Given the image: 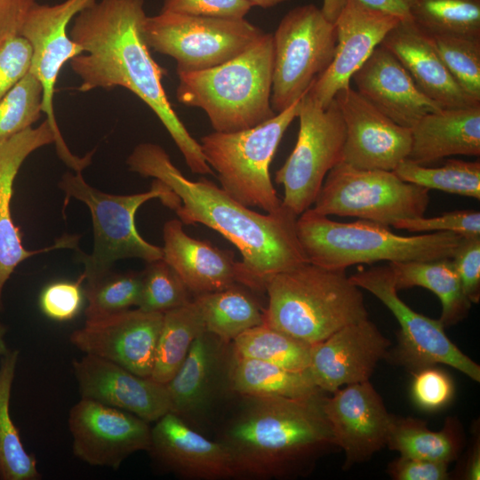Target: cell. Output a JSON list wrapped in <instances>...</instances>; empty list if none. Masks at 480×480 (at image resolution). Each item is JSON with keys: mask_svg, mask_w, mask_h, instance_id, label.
I'll return each instance as SVG.
<instances>
[{"mask_svg": "<svg viewBox=\"0 0 480 480\" xmlns=\"http://www.w3.org/2000/svg\"><path fill=\"white\" fill-rule=\"evenodd\" d=\"M360 289L380 300L400 325L397 345L388 356L412 373L437 364L449 365L469 379L480 381V366L464 354L446 335L438 319L423 316L398 296L394 273L389 265L360 270L349 276Z\"/></svg>", "mask_w": 480, "mask_h": 480, "instance_id": "cell-13", "label": "cell"}, {"mask_svg": "<svg viewBox=\"0 0 480 480\" xmlns=\"http://www.w3.org/2000/svg\"><path fill=\"white\" fill-rule=\"evenodd\" d=\"M55 142V133L46 119L36 128L29 127L0 141V311L3 309L4 284L20 263L34 255L56 249L78 250L79 236L76 235H65L44 249L27 250L11 215L13 182L21 164L35 150Z\"/></svg>", "mask_w": 480, "mask_h": 480, "instance_id": "cell-22", "label": "cell"}, {"mask_svg": "<svg viewBox=\"0 0 480 480\" xmlns=\"http://www.w3.org/2000/svg\"><path fill=\"white\" fill-rule=\"evenodd\" d=\"M463 292L471 303L480 300V236L463 237L451 258Z\"/></svg>", "mask_w": 480, "mask_h": 480, "instance_id": "cell-47", "label": "cell"}, {"mask_svg": "<svg viewBox=\"0 0 480 480\" xmlns=\"http://www.w3.org/2000/svg\"><path fill=\"white\" fill-rule=\"evenodd\" d=\"M265 32L244 19L161 12L147 16L148 46L175 60L178 73L207 69L242 53Z\"/></svg>", "mask_w": 480, "mask_h": 480, "instance_id": "cell-10", "label": "cell"}, {"mask_svg": "<svg viewBox=\"0 0 480 480\" xmlns=\"http://www.w3.org/2000/svg\"><path fill=\"white\" fill-rule=\"evenodd\" d=\"M96 1L65 0L54 5L36 3L29 10L20 32L32 49L29 71L42 84L43 113L56 135L58 156L76 172H82L90 164L92 155L80 157L69 150L56 121L53 98L63 65L84 53L83 48L68 36V26L80 12Z\"/></svg>", "mask_w": 480, "mask_h": 480, "instance_id": "cell-14", "label": "cell"}, {"mask_svg": "<svg viewBox=\"0 0 480 480\" xmlns=\"http://www.w3.org/2000/svg\"><path fill=\"white\" fill-rule=\"evenodd\" d=\"M32 49L20 35L0 42V100L30 70Z\"/></svg>", "mask_w": 480, "mask_h": 480, "instance_id": "cell-45", "label": "cell"}, {"mask_svg": "<svg viewBox=\"0 0 480 480\" xmlns=\"http://www.w3.org/2000/svg\"><path fill=\"white\" fill-rule=\"evenodd\" d=\"M6 327L0 324V356H3L9 349L5 343Z\"/></svg>", "mask_w": 480, "mask_h": 480, "instance_id": "cell-54", "label": "cell"}, {"mask_svg": "<svg viewBox=\"0 0 480 480\" xmlns=\"http://www.w3.org/2000/svg\"><path fill=\"white\" fill-rule=\"evenodd\" d=\"M130 171L156 179L180 198L174 211L183 225L202 224L216 230L242 255V284L265 291L274 275L308 262L296 233L298 216L282 204L274 213H260L228 196L211 180L186 178L159 145H137L126 160Z\"/></svg>", "mask_w": 480, "mask_h": 480, "instance_id": "cell-2", "label": "cell"}, {"mask_svg": "<svg viewBox=\"0 0 480 480\" xmlns=\"http://www.w3.org/2000/svg\"><path fill=\"white\" fill-rule=\"evenodd\" d=\"M163 239V259L194 297L242 284L241 261L230 251L187 235L179 219L164 223Z\"/></svg>", "mask_w": 480, "mask_h": 480, "instance_id": "cell-25", "label": "cell"}, {"mask_svg": "<svg viewBox=\"0 0 480 480\" xmlns=\"http://www.w3.org/2000/svg\"><path fill=\"white\" fill-rule=\"evenodd\" d=\"M460 476L464 480L480 479V439L478 432L475 433Z\"/></svg>", "mask_w": 480, "mask_h": 480, "instance_id": "cell-51", "label": "cell"}, {"mask_svg": "<svg viewBox=\"0 0 480 480\" xmlns=\"http://www.w3.org/2000/svg\"><path fill=\"white\" fill-rule=\"evenodd\" d=\"M393 172L401 180L428 190L480 199L479 161L449 159L442 166L427 167L406 158Z\"/></svg>", "mask_w": 480, "mask_h": 480, "instance_id": "cell-37", "label": "cell"}, {"mask_svg": "<svg viewBox=\"0 0 480 480\" xmlns=\"http://www.w3.org/2000/svg\"><path fill=\"white\" fill-rule=\"evenodd\" d=\"M336 28L313 4L290 10L273 34L271 107L276 114L298 101L332 62Z\"/></svg>", "mask_w": 480, "mask_h": 480, "instance_id": "cell-11", "label": "cell"}, {"mask_svg": "<svg viewBox=\"0 0 480 480\" xmlns=\"http://www.w3.org/2000/svg\"><path fill=\"white\" fill-rule=\"evenodd\" d=\"M324 397L323 410L336 446L344 451L343 469L367 461L387 445L394 415L370 380L347 385Z\"/></svg>", "mask_w": 480, "mask_h": 480, "instance_id": "cell-18", "label": "cell"}, {"mask_svg": "<svg viewBox=\"0 0 480 480\" xmlns=\"http://www.w3.org/2000/svg\"><path fill=\"white\" fill-rule=\"evenodd\" d=\"M293 150L276 172L282 204L299 216L314 204L327 173L342 160L345 125L335 100L320 107L307 92L300 100Z\"/></svg>", "mask_w": 480, "mask_h": 480, "instance_id": "cell-12", "label": "cell"}, {"mask_svg": "<svg viewBox=\"0 0 480 480\" xmlns=\"http://www.w3.org/2000/svg\"><path fill=\"white\" fill-rule=\"evenodd\" d=\"M401 20L357 0H345L334 21L337 44L333 59L307 93L326 108L340 90L349 85L353 75Z\"/></svg>", "mask_w": 480, "mask_h": 480, "instance_id": "cell-19", "label": "cell"}, {"mask_svg": "<svg viewBox=\"0 0 480 480\" xmlns=\"http://www.w3.org/2000/svg\"><path fill=\"white\" fill-rule=\"evenodd\" d=\"M155 422L149 451L168 468L189 479L237 476L230 453L222 442L204 437L172 412Z\"/></svg>", "mask_w": 480, "mask_h": 480, "instance_id": "cell-24", "label": "cell"}, {"mask_svg": "<svg viewBox=\"0 0 480 480\" xmlns=\"http://www.w3.org/2000/svg\"><path fill=\"white\" fill-rule=\"evenodd\" d=\"M300 100L257 126L234 132L214 131L201 138L202 153L217 172L220 188L241 204L268 213L281 209L269 166L285 131L298 116Z\"/></svg>", "mask_w": 480, "mask_h": 480, "instance_id": "cell-8", "label": "cell"}, {"mask_svg": "<svg viewBox=\"0 0 480 480\" xmlns=\"http://www.w3.org/2000/svg\"><path fill=\"white\" fill-rule=\"evenodd\" d=\"M81 276L76 282L60 281L48 284L41 292L39 305L43 313L55 321H68L79 312L83 303Z\"/></svg>", "mask_w": 480, "mask_h": 480, "instance_id": "cell-44", "label": "cell"}, {"mask_svg": "<svg viewBox=\"0 0 480 480\" xmlns=\"http://www.w3.org/2000/svg\"><path fill=\"white\" fill-rule=\"evenodd\" d=\"M311 345L263 323L232 341L233 356L304 372L310 363Z\"/></svg>", "mask_w": 480, "mask_h": 480, "instance_id": "cell-35", "label": "cell"}, {"mask_svg": "<svg viewBox=\"0 0 480 480\" xmlns=\"http://www.w3.org/2000/svg\"><path fill=\"white\" fill-rule=\"evenodd\" d=\"M352 79L367 101L407 128L426 114L443 108L418 88L402 63L382 44L373 50Z\"/></svg>", "mask_w": 480, "mask_h": 480, "instance_id": "cell-23", "label": "cell"}, {"mask_svg": "<svg viewBox=\"0 0 480 480\" xmlns=\"http://www.w3.org/2000/svg\"><path fill=\"white\" fill-rule=\"evenodd\" d=\"M36 0H0V42L20 35L25 19Z\"/></svg>", "mask_w": 480, "mask_h": 480, "instance_id": "cell-49", "label": "cell"}, {"mask_svg": "<svg viewBox=\"0 0 480 480\" xmlns=\"http://www.w3.org/2000/svg\"><path fill=\"white\" fill-rule=\"evenodd\" d=\"M409 160L427 164L452 156L480 155V105L442 108L411 128Z\"/></svg>", "mask_w": 480, "mask_h": 480, "instance_id": "cell-27", "label": "cell"}, {"mask_svg": "<svg viewBox=\"0 0 480 480\" xmlns=\"http://www.w3.org/2000/svg\"><path fill=\"white\" fill-rule=\"evenodd\" d=\"M364 5L376 11L394 15L402 20H411V0H357Z\"/></svg>", "mask_w": 480, "mask_h": 480, "instance_id": "cell-50", "label": "cell"}, {"mask_svg": "<svg viewBox=\"0 0 480 480\" xmlns=\"http://www.w3.org/2000/svg\"><path fill=\"white\" fill-rule=\"evenodd\" d=\"M449 464L401 456L392 460L387 468L395 480H447Z\"/></svg>", "mask_w": 480, "mask_h": 480, "instance_id": "cell-48", "label": "cell"}, {"mask_svg": "<svg viewBox=\"0 0 480 480\" xmlns=\"http://www.w3.org/2000/svg\"><path fill=\"white\" fill-rule=\"evenodd\" d=\"M19 359L17 349L8 350L0 364V479L37 480L35 457L25 450L10 415V399Z\"/></svg>", "mask_w": 480, "mask_h": 480, "instance_id": "cell-34", "label": "cell"}, {"mask_svg": "<svg viewBox=\"0 0 480 480\" xmlns=\"http://www.w3.org/2000/svg\"><path fill=\"white\" fill-rule=\"evenodd\" d=\"M68 423L74 455L92 466L117 469L130 455L150 448L149 422L91 399L73 405Z\"/></svg>", "mask_w": 480, "mask_h": 480, "instance_id": "cell-15", "label": "cell"}, {"mask_svg": "<svg viewBox=\"0 0 480 480\" xmlns=\"http://www.w3.org/2000/svg\"><path fill=\"white\" fill-rule=\"evenodd\" d=\"M43 112V87L29 71L0 100V141L35 124Z\"/></svg>", "mask_w": 480, "mask_h": 480, "instance_id": "cell-40", "label": "cell"}, {"mask_svg": "<svg viewBox=\"0 0 480 480\" xmlns=\"http://www.w3.org/2000/svg\"><path fill=\"white\" fill-rule=\"evenodd\" d=\"M296 233L308 262L340 270L378 261L451 259L463 239L442 231L401 236L371 220H332L312 208L298 216Z\"/></svg>", "mask_w": 480, "mask_h": 480, "instance_id": "cell-6", "label": "cell"}, {"mask_svg": "<svg viewBox=\"0 0 480 480\" xmlns=\"http://www.w3.org/2000/svg\"><path fill=\"white\" fill-rule=\"evenodd\" d=\"M140 273L142 286L137 308L164 313L193 300L180 277L164 259L148 262Z\"/></svg>", "mask_w": 480, "mask_h": 480, "instance_id": "cell-41", "label": "cell"}, {"mask_svg": "<svg viewBox=\"0 0 480 480\" xmlns=\"http://www.w3.org/2000/svg\"><path fill=\"white\" fill-rule=\"evenodd\" d=\"M334 100L345 125L341 162L358 169L394 171L408 158L410 128L392 121L349 85Z\"/></svg>", "mask_w": 480, "mask_h": 480, "instance_id": "cell-17", "label": "cell"}, {"mask_svg": "<svg viewBox=\"0 0 480 480\" xmlns=\"http://www.w3.org/2000/svg\"><path fill=\"white\" fill-rule=\"evenodd\" d=\"M428 204V189L401 180L393 171L358 169L340 162L327 173L311 208L325 216L393 227L424 216Z\"/></svg>", "mask_w": 480, "mask_h": 480, "instance_id": "cell-9", "label": "cell"}, {"mask_svg": "<svg viewBox=\"0 0 480 480\" xmlns=\"http://www.w3.org/2000/svg\"><path fill=\"white\" fill-rule=\"evenodd\" d=\"M204 332V324L193 300L164 312L150 378L166 384L184 362L196 338Z\"/></svg>", "mask_w": 480, "mask_h": 480, "instance_id": "cell-33", "label": "cell"}, {"mask_svg": "<svg viewBox=\"0 0 480 480\" xmlns=\"http://www.w3.org/2000/svg\"><path fill=\"white\" fill-rule=\"evenodd\" d=\"M393 228L412 233L452 232L463 237L480 236V212L473 210H460L442 215L425 218L424 216L402 220Z\"/></svg>", "mask_w": 480, "mask_h": 480, "instance_id": "cell-42", "label": "cell"}, {"mask_svg": "<svg viewBox=\"0 0 480 480\" xmlns=\"http://www.w3.org/2000/svg\"><path fill=\"white\" fill-rule=\"evenodd\" d=\"M164 313L139 308L88 318L69 340L84 354L95 356L142 377H150Z\"/></svg>", "mask_w": 480, "mask_h": 480, "instance_id": "cell-16", "label": "cell"}, {"mask_svg": "<svg viewBox=\"0 0 480 480\" xmlns=\"http://www.w3.org/2000/svg\"><path fill=\"white\" fill-rule=\"evenodd\" d=\"M390 340L366 318L348 324L311 345L309 375L321 390L370 380L378 363L388 356Z\"/></svg>", "mask_w": 480, "mask_h": 480, "instance_id": "cell-20", "label": "cell"}, {"mask_svg": "<svg viewBox=\"0 0 480 480\" xmlns=\"http://www.w3.org/2000/svg\"><path fill=\"white\" fill-rule=\"evenodd\" d=\"M221 341L207 332L194 340L184 362L165 384L171 411L181 418L196 413L208 398Z\"/></svg>", "mask_w": 480, "mask_h": 480, "instance_id": "cell-29", "label": "cell"}, {"mask_svg": "<svg viewBox=\"0 0 480 480\" xmlns=\"http://www.w3.org/2000/svg\"><path fill=\"white\" fill-rule=\"evenodd\" d=\"M380 44L397 58L418 88L443 108L480 105L459 86L428 36L411 20H401Z\"/></svg>", "mask_w": 480, "mask_h": 480, "instance_id": "cell-26", "label": "cell"}, {"mask_svg": "<svg viewBox=\"0 0 480 480\" xmlns=\"http://www.w3.org/2000/svg\"><path fill=\"white\" fill-rule=\"evenodd\" d=\"M273 68V34L264 33L222 64L178 73L176 96L181 104L203 109L215 132L249 129L276 115L270 102Z\"/></svg>", "mask_w": 480, "mask_h": 480, "instance_id": "cell-5", "label": "cell"}, {"mask_svg": "<svg viewBox=\"0 0 480 480\" xmlns=\"http://www.w3.org/2000/svg\"><path fill=\"white\" fill-rule=\"evenodd\" d=\"M65 194L64 206L71 198L84 203L90 210L93 227V249L80 252L84 264L82 276L90 284L111 271L122 259L137 258L147 263L163 259L162 247L146 241L135 226V213L146 202L157 198L175 211L180 204L178 196L164 183L155 179L149 190L132 195H113L89 185L82 172H66L59 183Z\"/></svg>", "mask_w": 480, "mask_h": 480, "instance_id": "cell-7", "label": "cell"}, {"mask_svg": "<svg viewBox=\"0 0 480 480\" xmlns=\"http://www.w3.org/2000/svg\"><path fill=\"white\" fill-rule=\"evenodd\" d=\"M252 7L247 0H164L161 12L192 16L244 19Z\"/></svg>", "mask_w": 480, "mask_h": 480, "instance_id": "cell-46", "label": "cell"}, {"mask_svg": "<svg viewBox=\"0 0 480 480\" xmlns=\"http://www.w3.org/2000/svg\"><path fill=\"white\" fill-rule=\"evenodd\" d=\"M247 1L252 4V6L269 8L288 0H247Z\"/></svg>", "mask_w": 480, "mask_h": 480, "instance_id": "cell-53", "label": "cell"}, {"mask_svg": "<svg viewBox=\"0 0 480 480\" xmlns=\"http://www.w3.org/2000/svg\"><path fill=\"white\" fill-rule=\"evenodd\" d=\"M230 389L248 397L306 398L321 394L308 371H290L276 364L233 356Z\"/></svg>", "mask_w": 480, "mask_h": 480, "instance_id": "cell-30", "label": "cell"}, {"mask_svg": "<svg viewBox=\"0 0 480 480\" xmlns=\"http://www.w3.org/2000/svg\"><path fill=\"white\" fill-rule=\"evenodd\" d=\"M345 270L305 262L266 283L264 323L314 344L368 318L364 295Z\"/></svg>", "mask_w": 480, "mask_h": 480, "instance_id": "cell-4", "label": "cell"}, {"mask_svg": "<svg viewBox=\"0 0 480 480\" xmlns=\"http://www.w3.org/2000/svg\"><path fill=\"white\" fill-rule=\"evenodd\" d=\"M413 374L411 394L414 404L422 410L433 412L449 404L454 395V384L448 373L433 366Z\"/></svg>", "mask_w": 480, "mask_h": 480, "instance_id": "cell-43", "label": "cell"}, {"mask_svg": "<svg viewBox=\"0 0 480 480\" xmlns=\"http://www.w3.org/2000/svg\"><path fill=\"white\" fill-rule=\"evenodd\" d=\"M344 3L345 0H324L321 10L328 20L334 22Z\"/></svg>", "mask_w": 480, "mask_h": 480, "instance_id": "cell-52", "label": "cell"}, {"mask_svg": "<svg viewBox=\"0 0 480 480\" xmlns=\"http://www.w3.org/2000/svg\"><path fill=\"white\" fill-rule=\"evenodd\" d=\"M141 273H114L112 270L87 284L85 316L95 318L131 307H138L141 293Z\"/></svg>", "mask_w": 480, "mask_h": 480, "instance_id": "cell-39", "label": "cell"}, {"mask_svg": "<svg viewBox=\"0 0 480 480\" xmlns=\"http://www.w3.org/2000/svg\"><path fill=\"white\" fill-rule=\"evenodd\" d=\"M410 19L428 36L480 37V0H411Z\"/></svg>", "mask_w": 480, "mask_h": 480, "instance_id": "cell-36", "label": "cell"}, {"mask_svg": "<svg viewBox=\"0 0 480 480\" xmlns=\"http://www.w3.org/2000/svg\"><path fill=\"white\" fill-rule=\"evenodd\" d=\"M203 318L205 331L222 343L232 342L244 332L264 323L256 300L236 284L193 298Z\"/></svg>", "mask_w": 480, "mask_h": 480, "instance_id": "cell-32", "label": "cell"}, {"mask_svg": "<svg viewBox=\"0 0 480 480\" xmlns=\"http://www.w3.org/2000/svg\"><path fill=\"white\" fill-rule=\"evenodd\" d=\"M427 36L455 82L480 103V37Z\"/></svg>", "mask_w": 480, "mask_h": 480, "instance_id": "cell-38", "label": "cell"}, {"mask_svg": "<svg viewBox=\"0 0 480 480\" xmlns=\"http://www.w3.org/2000/svg\"><path fill=\"white\" fill-rule=\"evenodd\" d=\"M72 364L82 398L131 412L149 423L171 411L165 384L150 377L88 354Z\"/></svg>", "mask_w": 480, "mask_h": 480, "instance_id": "cell-21", "label": "cell"}, {"mask_svg": "<svg viewBox=\"0 0 480 480\" xmlns=\"http://www.w3.org/2000/svg\"><path fill=\"white\" fill-rule=\"evenodd\" d=\"M221 441L237 476L276 478L309 469L336 446L322 393L306 398L250 397Z\"/></svg>", "mask_w": 480, "mask_h": 480, "instance_id": "cell-3", "label": "cell"}, {"mask_svg": "<svg viewBox=\"0 0 480 480\" xmlns=\"http://www.w3.org/2000/svg\"><path fill=\"white\" fill-rule=\"evenodd\" d=\"M463 445L462 427L455 418H447L441 430L432 431L425 420L394 415L386 446L401 456L450 464Z\"/></svg>", "mask_w": 480, "mask_h": 480, "instance_id": "cell-31", "label": "cell"}, {"mask_svg": "<svg viewBox=\"0 0 480 480\" xmlns=\"http://www.w3.org/2000/svg\"><path fill=\"white\" fill-rule=\"evenodd\" d=\"M388 265L397 290L419 286L437 296L442 306L438 320L444 328L457 324L468 316L472 303L463 292L451 259L389 262Z\"/></svg>", "mask_w": 480, "mask_h": 480, "instance_id": "cell-28", "label": "cell"}, {"mask_svg": "<svg viewBox=\"0 0 480 480\" xmlns=\"http://www.w3.org/2000/svg\"><path fill=\"white\" fill-rule=\"evenodd\" d=\"M144 0H97L74 19L70 38L84 53L70 60L80 92L123 87L156 114L194 173L213 174L196 140L175 113L162 84L164 69L144 35Z\"/></svg>", "mask_w": 480, "mask_h": 480, "instance_id": "cell-1", "label": "cell"}]
</instances>
